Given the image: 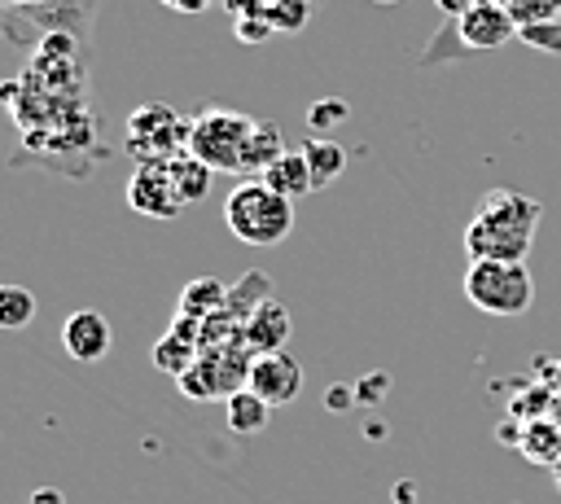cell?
<instances>
[{
    "mask_svg": "<svg viewBox=\"0 0 561 504\" xmlns=\"http://www.w3.org/2000/svg\"><path fill=\"white\" fill-rule=\"evenodd\" d=\"M22 9H44V4H53V0H18Z\"/></svg>",
    "mask_w": 561,
    "mask_h": 504,
    "instance_id": "cell-33",
    "label": "cell"
},
{
    "mask_svg": "<svg viewBox=\"0 0 561 504\" xmlns=\"http://www.w3.org/2000/svg\"><path fill=\"white\" fill-rule=\"evenodd\" d=\"M31 504H66V500H61L57 486H35V491H31Z\"/></svg>",
    "mask_w": 561,
    "mask_h": 504,
    "instance_id": "cell-31",
    "label": "cell"
},
{
    "mask_svg": "<svg viewBox=\"0 0 561 504\" xmlns=\"http://www.w3.org/2000/svg\"><path fill=\"white\" fill-rule=\"evenodd\" d=\"M245 386H250V390H254L263 403H272V408H285V403H294V399L302 394V364H298L289 351L254 355Z\"/></svg>",
    "mask_w": 561,
    "mask_h": 504,
    "instance_id": "cell-8",
    "label": "cell"
},
{
    "mask_svg": "<svg viewBox=\"0 0 561 504\" xmlns=\"http://www.w3.org/2000/svg\"><path fill=\"white\" fill-rule=\"evenodd\" d=\"M504 9L513 13V22H517V26L561 18V0H504Z\"/></svg>",
    "mask_w": 561,
    "mask_h": 504,
    "instance_id": "cell-24",
    "label": "cell"
},
{
    "mask_svg": "<svg viewBox=\"0 0 561 504\" xmlns=\"http://www.w3.org/2000/svg\"><path fill=\"white\" fill-rule=\"evenodd\" d=\"M13 4H18V0H0V9H13Z\"/></svg>",
    "mask_w": 561,
    "mask_h": 504,
    "instance_id": "cell-35",
    "label": "cell"
},
{
    "mask_svg": "<svg viewBox=\"0 0 561 504\" xmlns=\"http://www.w3.org/2000/svg\"><path fill=\"white\" fill-rule=\"evenodd\" d=\"M228 302V285L215 276H193L180 298H175V316H193V320H210L219 307Z\"/></svg>",
    "mask_w": 561,
    "mask_h": 504,
    "instance_id": "cell-15",
    "label": "cell"
},
{
    "mask_svg": "<svg viewBox=\"0 0 561 504\" xmlns=\"http://www.w3.org/2000/svg\"><path fill=\"white\" fill-rule=\"evenodd\" d=\"M267 35H272V22H267L263 13H237V39L259 44V39H267Z\"/></svg>",
    "mask_w": 561,
    "mask_h": 504,
    "instance_id": "cell-26",
    "label": "cell"
},
{
    "mask_svg": "<svg viewBox=\"0 0 561 504\" xmlns=\"http://www.w3.org/2000/svg\"><path fill=\"white\" fill-rule=\"evenodd\" d=\"M224 416H228V429L232 434H263L267 429V416H272V403H263L250 386H241L237 394L224 399Z\"/></svg>",
    "mask_w": 561,
    "mask_h": 504,
    "instance_id": "cell-16",
    "label": "cell"
},
{
    "mask_svg": "<svg viewBox=\"0 0 561 504\" xmlns=\"http://www.w3.org/2000/svg\"><path fill=\"white\" fill-rule=\"evenodd\" d=\"M543 381H548V386H552V394L561 399V359H552V373H548Z\"/></svg>",
    "mask_w": 561,
    "mask_h": 504,
    "instance_id": "cell-32",
    "label": "cell"
},
{
    "mask_svg": "<svg viewBox=\"0 0 561 504\" xmlns=\"http://www.w3.org/2000/svg\"><path fill=\"white\" fill-rule=\"evenodd\" d=\"M197 359H202V320L175 316L171 329H167V333L158 337V346H153V364H158L162 373H171V377H184Z\"/></svg>",
    "mask_w": 561,
    "mask_h": 504,
    "instance_id": "cell-10",
    "label": "cell"
},
{
    "mask_svg": "<svg viewBox=\"0 0 561 504\" xmlns=\"http://www.w3.org/2000/svg\"><path fill=\"white\" fill-rule=\"evenodd\" d=\"M543 219V206L526 193L513 188H491L473 219L465 224L460 241L469 259H504V263H526L530 245H535V228Z\"/></svg>",
    "mask_w": 561,
    "mask_h": 504,
    "instance_id": "cell-1",
    "label": "cell"
},
{
    "mask_svg": "<svg viewBox=\"0 0 561 504\" xmlns=\"http://www.w3.org/2000/svg\"><path fill=\"white\" fill-rule=\"evenodd\" d=\"M552 482H557V495H561V465L552 469Z\"/></svg>",
    "mask_w": 561,
    "mask_h": 504,
    "instance_id": "cell-34",
    "label": "cell"
},
{
    "mask_svg": "<svg viewBox=\"0 0 561 504\" xmlns=\"http://www.w3.org/2000/svg\"><path fill=\"white\" fill-rule=\"evenodd\" d=\"M127 206L136 215H149V219H175L184 197H180V188L171 180L167 158L162 162H136V171L127 180Z\"/></svg>",
    "mask_w": 561,
    "mask_h": 504,
    "instance_id": "cell-7",
    "label": "cell"
},
{
    "mask_svg": "<svg viewBox=\"0 0 561 504\" xmlns=\"http://www.w3.org/2000/svg\"><path fill=\"white\" fill-rule=\"evenodd\" d=\"M61 346H66L70 359L96 364V359L110 351V320H105L101 311H92V307L70 311L66 324H61Z\"/></svg>",
    "mask_w": 561,
    "mask_h": 504,
    "instance_id": "cell-12",
    "label": "cell"
},
{
    "mask_svg": "<svg viewBox=\"0 0 561 504\" xmlns=\"http://www.w3.org/2000/svg\"><path fill=\"white\" fill-rule=\"evenodd\" d=\"M434 4H438V9L447 13V18H465V13H469V9L478 4V0H434Z\"/></svg>",
    "mask_w": 561,
    "mask_h": 504,
    "instance_id": "cell-30",
    "label": "cell"
},
{
    "mask_svg": "<svg viewBox=\"0 0 561 504\" xmlns=\"http://www.w3.org/2000/svg\"><path fill=\"white\" fill-rule=\"evenodd\" d=\"M167 167H171V180H175V188H180L184 206L210 193V175H215V171H210L202 158H193L188 149H184V153H175V158H167Z\"/></svg>",
    "mask_w": 561,
    "mask_h": 504,
    "instance_id": "cell-19",
    "label": "cell"
},
{
    "mask_svg": "<svg viewBox=\"0 0 561 504\" xmlns=\"http://www.w3.org/2000/svg\"><path fill=\"white\" fill-rule=\"evenodd\" d=\"M355 399H359L355 386H329V390H324V408H329V412H351Z\"/></svg>",
    "mask_w": 561,
    "mask_h": 504,
    "instance_id": "cell-28",
    "label": "cell"
},
{
    "mask_svg": "<svg viewBox=\"0 0 561 504\" xmlns=\"http://www.w3.org/2000/svg\"><path fill=\"white\" fill-rule=\"evenodd\" d=\"M180 381V390L188 394V399H215V394H224V386H219V373H215V364H210V355H202L184 377H175Z\"/></svg>",
    "mask_w": 561,
    "mask_h": 504,
    "instance_id": "cell-22",
    "label": "cell"
},
{
    "mask_svg": "<svg viewBox=\"0 0 561 504\" xmlns=\"http://www.w3.org/2000/svg\"><path fill=\"white\" fill-rule=\"evenodd\" d=\"M285 153V140H280V127L267 123V118H254V131H250V145H245V158H241V171H254L263 175L276 158Z\"/></svg>",
    "mask_w": 561,
    "mask_h": 504,
    "instance_id": "cell-18",
    "label": "cell"
},
{
    "mask_svg": "<svg viewBox=\"0 0 561 504\" xmlns=\"http://www.w3.org/2000/svg\"><path fill=\"white\" fill-rule=\"evenodd\" d=\"M465 298L486 316H522L535 302L530 267L526 263H504V259H469Z\"/></svg>",
    "mask_w": 561,
    "mask_h": 504,
    "instance_id": "cell-3",
    "label": "cell"
},
{
    "mask_svg": "<svg viewBox=\"0 0 561 504\" xmlns=\"http://www.w3.org/2000/svg\"><path fill=\"white\" fill-rule=\"evenodd\" d=\"M224 224L245 245H280L294 228V202L267 188L259 175L241 180L224 202Z\"/></svg>",
    "mask_w": 561,
    "mask_h": 504,
    "instance_id": "cell-2",
    "label": "cell"
},
{
    "mask_svg": "<svg viewBox=\"0 0 561 504\" xmlns=\"http://www.w3.org/2000/svg\"><path fill=\"white\" fill-rule=\"evenodd\" d=\"M289 329H294V320H289L285 302L263 298V302L250 311V320L241 324V346H245L250 355H272V351H285Z\"/></svg>",
    "mask_w": 561,
    "mask_h": 504,
    "instance_id": "cell-11",
    "label": "cell"
},
{
    "mask_svg": "<svg viewBox=\"0 0 561 504\" xmlns=\"http://www.w3.org/2000/svg\"><path fill=\"white\" fill-rule=\"evenodd\" d=\"M92 13H96V0H53V4H44V9H22V4H13V9H4V18H0V35H4L9 44H31V39L39 44L44 35H75V39H83Z\"/></svg>",
    "mask_w": 561,
    "mask_h": 504,
    "instance_id": "cell-5",
    "label": "cell"
},
{
    "mask_svg": "<svg viewBox=\"0 0 561 504\" xmlns=\"http://www.w3.org/2000/svg\"><path fill=\"white\" fill-rule=\"evenodd\" d=\"M517 451H522L530 465L557 469V465H561V416L526 421V425H522V438H517Z\"/></svg>",
    "mask_w": 561,
    "mask_h": 504,
    "instance_id": "cell-13",
    "label": "cell"
},
{
    "mask_svg": "<svg viewBox=\"0 0 561 504\" xmlns=\"http://www.w3.org/2000/svg\"><path fill=\"white\" fill-rule=\"evenodd\" d=\"M316 4L320 0H267L263 4V18L272 22V31H302Z\"/></svg>",
    "mask_w": 561,
    "mask_h": 504,
    "instance_id": "cell-21",
    "label": "cell"
},
{
    "mask_svg": "<svg viewBox=\"0 0 561 504\" xmlns=\"http://www.w3.org/2000/svg\"><path fill=\"white\" fill-rule=\"evenodd\" d=\"M250 131H254V118L241 114V110H224V105L202 110L197 118H188V153L202 158L210 171L241 175V158H245Z\"/></svg>",
    "mask_w": 561,
    "mask_h": 504,
    "instance_id": "cell-4",
    "label": "cell"
},
{
    "mask_svg": "<svg viewBox=\"0 0 561 504\" xmlns=\"http://www.w3.org/2000/svg\"><path fill=\"white\" fill-rule=\"evenodd\" d=\"M167 9H175V13H202V9H210V4H219V0H162Z\"/></svg>",
    "mask_w": 561,
    "mask_h": 504,
    "instance_id": "cell-29",
    "label": "cell"
},
{
    "mask_svg": "<svg viewBox=\"0 0 561 504\" xmlns=\"http://www.w3.org/2000/svg\"><path fill=\"white\" fill-rule=\"evenodd\" d=\"M302 158H307V167H311V180H316V188L333 184V180L346 171V149H342L337 140H329V136H307V145H302Z\"/></svg>",
    "mask_w": 561,
    "mask_h": 504,
    "instance_id": "cell-17",
    "label": "cell"
},
{
    "mask_svg": "<svg viewBox=\"0 0 561 504\" xmlns=\"http://www.w3.org/2000/svg\"><path fill=\"white\" fill-rule=\"evenodd\" d=\"M188 149V118H180L171 105L149 101L127 114V153L136 162H162Z\"/></svg>",
    "mask_w": 561,
    "mask_h": 504,
    "instance_id": "cell-6",
    "label": "cell"
},
{
    "mask_svg": "<svg viewBox=\"0 0 561 504\" xmlns=\"http://www.w3.org/2000/svg\"><path fill=\"white\" fill-rule=\"evenodd\" d=\"M517 39H522V44H530V48H543L548 57H561V18L517 26Z\"/></svg>",
    "mask_w": 561,
    "mask_h": 504,
    "instance_id": "cell-23",
    "label": "cell"
},
{
    "mask_svg": "<svg viewBox=\"0 0 561 504\" xmlns=\"http://www.w3.org/2000/svg\"><path fill=\"white\" fill-rule=\"evenodd\" d=\"M267 188H276L280 197H307L311 188H316V180H311V167H307V158H302V149H285L263 175H259Z\"/></svg>",
    "mask_w": 561,
    "mask_h": 504,
    "instance_id": "cell-14",
    "label": "cell"
},
{
    "mask_svg": "<svg viewBox=\"0 0 561 504\" xmlns=\"http://www.w3.org/2000/svg\"><path fill=\"white\" fill-rule=\"evenodd\" d=\"M377 4H399V0H377Z\"/></svg>",
    "mask_w": 561,
    "mask_h": 504,
    "instance_id": "cell-36",
    "label": "cell"
},
{
    "mask_svg": "<svg viewBox=\"0 0 561 504\" xmlns=\"http://www.w3.org/2000/svg\"><path fill=\"white\" fill-rule=\"evenodd\" d=\"M456 39H460V48L491 53V48H504L508 39H517V22L504 9V0H478L465 18H456Z\"/></svg>",
    "mask_w": 561,
    "mask_h": 504,
    "instance_id": "cell-9",
    "label": "cell"
},
{
    "mask_svg": "<svg viewBox=\"0 0 561 504\" xmlns=\"http://www.w3.org/2000/svg\"><path fill=\"white\" fill-rule=\"evenodd\" d=\"M35 294L26 285H0V329L4 333H18L35 320Z\"/></svg>",
    "mask_w": 561,
    "mask_h": 504,
    "instance_id": "cell-20",
    "label": "cell"
},
{
    "mask_svg": "<svg viewBox=\"0 0 561 504\" xmlns=\"http://www.w3.org/2000/svg\"><path fill=\"white\" fill-rule=\"evenodd\" d=\"M346 114H351V105H346V101H337V96H329V101H316V105L307 110V123H311V127H320V131H329V127H337Z\"/></svg>",
    "mask_w": 561,
    "mask_h": 504,
    "instance_id": "cell-25",
    "label": "cell"
},
{
    "mask_svg": "<svg viewBox=\"0 0 561 504\" xmlns=\"http://www.w3.org/2000/svg\"><path fill=\"white\" fill-rule=\"evenodd\" d=\"M386 390H390V377H386V373H368V377L355 386V394H359L364 403H377Z\"/></svg>",
    "mask_w": 561,
    "mask_h": 504,
    "instance_id": "cell-27",
    "label": "cell"
}]
</instances>
